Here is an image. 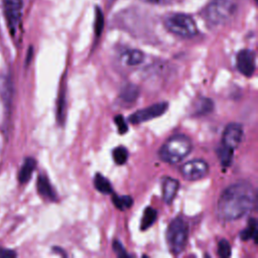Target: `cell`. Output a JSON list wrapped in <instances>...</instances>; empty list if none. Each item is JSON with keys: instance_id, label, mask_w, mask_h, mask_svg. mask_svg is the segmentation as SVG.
I'll list each match as a JSON object with an SVG mask.
<instances>
[{"instance_id": "1", "label": "cell", "mask_w": 258, "mask_h": 258, "mask_svg": "<svg viewBox=\"0 0 258 258\" xmlns=\"http://www.w3.org/2000/svg\"><path fill=\"white\" fill-rule=\"evenodd\" d=\"M256 204V194L251 183L239 181L228 186L217 203V216L225 222H232L248 214Z\"/></svg>"}, {"instance_id": "2", "label": "cell", "mask_w": 258, "mask_h": 258, "mask_svg": "<svg viewBox=\"0 0 258 258\" xmlns=\"http://www.w3.org/2000/svg\"><path fill=\"white\" fill-rule=\"evenodd\" d=\"M192 148V142L186 135L176 134L169 137L159 149L158 155L164 162L175 164L185 158Z\"/></svg>"}, {"instance_id": "3", "label": "cell", "mask_w": 258, "mask_h": 258, "mask_svg": "<svg viewBox=\"0 0 258 258\" xmlns=\"http://www.w3.org/2000/svg\"><path fill=\"white\" fill-rule=\"evenodd\" d=\"M165 237L170 252L174 255L180 254L185 248L187 242V223L180 217L174 218L167 227Z\"/></svg>"}, {"instance_id": "4", "label": "cell", "mask_w": 258, "mask_h": 258, "mask_svg": "<svg viewBox=\"0 0 258 258\" xmlns=\"http://www.w3.org/2000/svg\"><path fill=\"white\" fill-rule=\"evenodd\" d=\"M236 5L231 0H213L204 9L203 15L213 25L226 23L234 15Z\"/></svg>"}, {"instance_id": "5", "label": "cell", "mask_w": 258, "mask_h": 258, "mask_svg": "<svg viewBox=\"0 0 258 258\" xmlns=\"http://www.w3.org/2000/svg\"><path fill=\"white\" fill-rule=\"evenodd\" d=\"M164 24L171 33L183 38L194 37L198 34V26L196 21L187 14H171L166 17Z\"/></svg>"}, {"instance_id": "6", "label": "cell", "mask_w": 258, "mask_h": 258, "mask_svg": "<svg viewBox=\"0 0 258 258\" xmlns=\"http://www.w3.org/2000/svg\"><path fill=\"white\" fill-rule=\"evenodd\" d=\"M2 8L8 30L14 36L21 26L23 0H2Z\"/></svg>"}, {"instance_id": "7", "label": "cell", "mask_w": 258, "mask_h": 258, "mask_svg": "<svg viewBox=\"0 0 258 258\" xmlns=\"http://www.w3.org/2000/svg\"><path fill=\"white\" fill-rule=\"evenodd\" d=\"M168 108V103L166 102H160L153 105H150L149 107L140 109L133 114H131L128 118V121L132 124H138L142 122L149 121L151 119L157 118L161 116Z\"/></svg>"}, {"instance_id": "8", "label": "cell", "mask_w": 258, "mask_h": 258, "mask_svg": "<svg viewBox=\"0 0 258 258\" xmlns=\"http://www.w3.org/2000/svg\"><path fill=\"white\" fill-rule=\"evenodd\" d=\"M180 173L187 180H199L209 173V165L203 159H192L183 163Z\"/></svg>"}, {"instance_id": "9", "label": "cell", "mask_w": 258, "mask_h": 258, "mask_svg": "<svg viewBox=\"0 0 258 258\" xmlns=\"http://www.w3.org/2000/svg\"><path fill=\"white\" fill-rule=\"evenodd\" d=\"M242 137H243L242 125L239 123H230L226 126L223 132L221 145L234 151L239 146L242 140Z\"/></svg>"}, {"instance_id": "10", "label": "cell", "mask_w": 258, "mask_h": 258, "mask_svg": "<svg viewBox=\"0 0 258 258\" xmlns=\"http://www.w3.org/2000/svg\"><path fill=\"white\" fill-rule=\"evenodd\" d=\"M238 71L245 77H251L255 72V53L251 49H242L237 54Z\"/></svg>"}, {"instance_id": "11", "label": "cell", "mask_w": 258, "mask_h": 258, "mask_svg": "<svg viewBox=\"0 0 258 258\" xmlns=\"http://www.w3.org/2000/svg\"><path fill=\"white\" fill-rule=\"evenodd\" d=\"M179 187V182L177 179L172 177H164L162 180V199L167 205L171 204L176 196Z\"/></svg>"}, {"instance_id": "12", "label": "cell", "mask_w": 258, "mask_h": 258, "mask_svg": "<svg viewBox=\"0 0 258 258\" xmlns=\"http://www.w3.org/2000/svg\"><path fill=\"white\" fill-rule=\"evenodd\" d=\"M36 188L38 194L49 201H54L55 200V192L48 180V178L43 175V174H39L37 177V181H36Z\"/></svg>"}, {"instance_id": "13", "label": "cell", "mask_w": 258, "mask_h": 258, "mask_svg": "<svg viewBox=\"0 0 258 258\" xmlns=\"http://www.w3.org/2000/svg\"><path fill=\"white\" fill-rule=\"evenodd\" d=\"M214 110V102L210 98L200 97L195 101L192 105V115L194 116H205L210 114Z\"/></svg>"}, {"instance_id": "14", "label": "cell", "mask_w": 258, "mask_h": 258, "mask_svg": "<svg viewBox=\"0 0 258 258\" xmlns=\"http://www.w3.org/2000/svg\"><path fill=\"white\" fill-rule=\"evenodd\" d=\"M139 96V89L133 84H127L121 89L119 99L123 104L131 105L136 102Z\"/></svg>"}, {"instance_id": "15", "label": "cell", "mask_w": 258, "mask_h": 258, "mask_svg": "<svg viewBox=\"0 0 258 258\" xmlns=\"http://www.w3.org/2000/svg\"><path fill=\"white\" fill-rule=\"evenodd\" d=\"M35 167H36L35 159L32 158V157H27L24 160V162H23V164L20 167V170L18 172V181L20 183L27 182L30 179Z\"/></svg>"}, {"instance_id": "16", "label": "cell", "mask_w": 258, "mask_h": 258, "mask_svg": "<svg viewBox=\"0 0 258 258\" xmlns=\"http://www.w3.org/2000/svg\"><path fill=\"white\" fill-rule=\"evenodd\" d=\"M122 58L128 66H138L143 62L145 55L139 49H128L122 54Z\"/></svg>"}, {"instance_id": "17", "label": "cell", "mask_w": 258, "mask_h": 258, "mask_svg": "<svg viewBox=\"0 0 258 258\" xmlns=\"http://www.w3.org/2000/svg\"><path fill=\"white\" fill-rule=\"evenodd\" d=\"M94 185L95 188L97 190H99L102 194H112L113 192V188L111 185V182L109 181V179L107 177H105L103 174L101 173H96L95 177H94Z\"/></svg>"}, {"instance_id": "18", "label": "cell", "mask_w": 258, "mask_h": 258, "mask_svg": "<svg viewBox=\"0 0 258 258\" xmlns=\"http://www.w3.org/2000/svg\"><path fill=\"white\" fill-rule=\"evenodd\" d=\"M240 238L243 241L253 239L255 242H257V222L255 219H249L247 227L240 232Z\"/></svg>"}, {"instance_id": "19", "label": "cell", "mask_w": 258, "mask_h": 258, "mask_svg": "<svg viewBox=\"0 0 258 258\" xmlns=\"http://www.w3.org/2000/svg\"><path fill=\"white\" fill-rule=\"evenodd\" d=\"M157 218V212L155 209L147 207L144 212H143V216L141 219V229L142 230H146L149 227H151V225L156 221Z\"/></svg>"}, {"instance_id": "20", "label": "cell", "mask_w": 258, "mask_h": 258, "mask_svg": "<svg viewBox=\"0 0 258 258\" xmlns=\"http://www.w3.org/2000/svg\"><path fill=\"white\" fill-rule=\"evenodd\" d=\"M233 153H234L233 150H231L223 145H220L217 148V156L219 157L221 163L224 166H229L231 164L232 159H233Z\"/></svg>"}, {"instance_id": "21", "label": "cell", "mask_w": 258, "mask_h": 258, "mask_svg": "<svg viewBox=\"0 0 258 258\" xmlns=\"http://www.w3.org/2000/svg\"><path fill=\"white\" fill-rule=\"evenodd\" d=\"M112 202L115 205V207L121 211L130 208L133 204V200L130 196H121L120 197L117 195H113Z\"/></svg>"}, {"instance_id": "22", "label": "cell", "mask_w": 258, "mask_h": 258, "mask_svg": "<svg viewBox=\"0 0 258 258\" xmlns=\"http://www.w3.org/2000/svg\"><path fill=\"white\" fill-rule=\"evenodd\" d=\"M112 154H113V158H114L115 162L120 165L124 164L127 161L128 156H129L128 150L124 146H117L116 148H114Z\"/></svg>"}, {"instance_id": "23", "label": "cell", "mask_w": 258, "mask_h": 258, "mask_svg": "<svg viewBox=\"0 0 258 258\" xmlns=\"http://www.w3.org/2000/svg\"><path fill=\"white\" fill-rule=\"evenodd\" d=\"M64 115H66V95H64V90L62 89L57 101V120L59 123H63Z\"/></svg>"}, {"instance_id": "24", "label": "cell", "mask_w": 258, "mask_h": 258, "mask_svg": "<svg viewBox=\"0 0 258 258\" xmlns=\"http://www.w3.org/2000/svg\"><path fill=\"white\" fill-rule=\"evenodd\" d=\"M231 253H232V249H231V245H230L229 241L226 239L220 240V242L218 243L219 256L222 258H227V257L231 256Z\"/></svg>"}, {"instance_id": "25", "label": "cell", "mask_w": 258, "mask_h": 258, "mask_svg": "<svg viewBox=\"0 0 258 258\" xmlns=\"http://www.w3.org/2000/svg\"><path fill=\"white\" fill-rule=\"evenodd\" d=\"M104 27V17L100 8H96V18H95V34L99 36Z\"/></svg>"}, {"instance_id": "26", "label": "cell", "mask_w": 258, "mask_h": 258, "mask_svg": "<svg viewBox=\"0 0 258 258\" xmlns=\"http://www.w3.org/2000/svg\"><path fill=\"white\" fill-rule=\"evenodd\" d=\"M114 121H115V124L117 125V128H118V131L120 134H124L128 131V125L124 119V117L122 115H117L115 118H114Z\"/></svg>"}, {"instance_id": "27", "label": "cell", "mask_w": 258, "mask_h": 258, "mask_svg": "<svg viewBox=\"0 0 258 258\" xmlns=\"http://www.w3.org/2000/svg\"><path fill=\"white\" fill-rule=\"evenodd\" d=\"M112 247H113V250H114V252L116 253V255H117L118 257H129V256H130V255L126 252L124 246L122 245V243H121L120 241L115 240V241L113 242V244H112Z\"/></svg>"}, {"instance_id": "28", "label": "cell", "mask_w": 258, "mask_h": 258, "mask_svg": "<svg viewBox=\"0 0 258 258\" xmlns=\"http://www.w3.org/2000/svg\"><path fill=\"white\" fill-rule=\"evenodd\" d=\"M16 253L13 250L0 248V258H8V257H15Z\"/></svg>"}, {"instance_id": "29", "label": "cell", "mask_w": 258, "mask_h": 258, "mask_svg": "<svg viewBox=\"0 0 258 258\" xmlns=\"http://www.w3.org/2000/svg\"><path fill=\"white\" fill-rule=\"evenodd\" d=\"M149 3H153V4H163V3H167L170 0H145Z\"/></svg>"}]
</instances>
